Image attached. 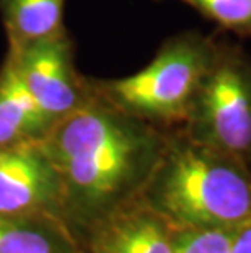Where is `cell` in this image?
<instances>
[{"label": "cell", "instance_id": "6da1fadb", "mask_svg": "<svg viewBox=\"0 0 251 253\" xmlns=\"http://www.w3.org/2000/svg\"><path fill=\"white\" fill-rule=\"evenodd\" d=\"M41 144L61 178L67 224L78 240L98 220L142 196L167 136L95 87L93 98L59 121Z\"/></svg>", "mask_w": 251, "mask_h": 253}, {"label": "cell", "instance_id": "7a4b0ae2", "mask_svg": "<svg viewBox=\"0 0 251 253\" xmlns=\"http://www.w3.org/2000/svg\"><path fill=\"white\" fill-rule=\"evenodd\" d=\"M141 198L175 229H235L251 217V181L237 160L188 136L167 137Z\"/></svg>", "mask_w": 251, "mask_h": 253}, {"label": "cell", "instance_id": "3957f363", "mask_svg": "<svg viewBox=\"0 0 251 253\" xmlns=\"http://www.w3.org/2000/svg\"><path fill=\"white\" fill-rule=\"evenodd\" d=\"M214 52L199 36H176L142 71L124 79L93 82L106 100L127 115L157 127L186 123Z\"/></svg>", "mask_w": 251, "mask_h": 253}, {"label": "cell", "instance_id": "277c9868", "mask_svg": "<svg viewBox=\"0 0 251 253\" xmlns=\"http://www.w3.org/2000/svg\"><path fill=\"white\" fill-rule=\"evenodd\" d=\"M194 142L230 159L251 154V64L237 54L214 52L186 120Z\"/></svg>", "mask_w": 251, "mask_h": 253}, {"label": "cell", "instance_id": "5b68a950", "mask_svg": "<svg viewBox=\"0 0 251 253\" xmlns=\"http://www.w3.org/2000/svg\"><path fill=\"white\" fill-rule=\"evenodd\" d=\"M7 57L41 110L56 125L93 98L95 84L78 72L73 42L67 30L28 44L8 47Z\"/></svg>", "mask_w": 251, "mask_h": 253}, {"label": "cell", "instance_id": "8992f818", "mask_svg": "<svg viewBox=\"0 0 251 253\" xmlns=\"http://www.w3.org/2000/svg\"><path fill=\"white\" fill-rule=\"evenodd\" d=\"M0 214L67 224L62 183L41 142L0 149Z\"/></svg>", "mask_w": 251, "mask_h": 253}, {"label": "cell", "instance_id": "52a82bcc", "mask_svg": "<svg viewBox=\"0 0 251 253\" xmlns=\"http://www.w3.org/2000/svg\"><path fill=\"white\" fill-rule=\"evenodd\" d=\"M176 229L142 198L80 234L82 253H175Z\"/></svg>", "mask_w": 251, "mask_h": 253}, {"label": "cell", "instance_id": "ba28073f", "mask_svg": "<svg viewBox=\"0 0 251 253\" xmlns=\"http://www.w3.org/2000/svg\"><path fill=\"white\" fill-rule=\"evenodd\" d=\"M54 126L5 57L0 67V149L42 142Z\"/></svg>", "mask_w": 251, "mask_h": 253}, {"label": "cell", "instance_id": "9c48e42d", "mask_svg": "<svg viewBox=\"0 0 251 253\" xmlns=\"http://www.w3.org/2000/svg\"><path fill=\"white\" fill-rule=\"evenodd\" d=\"M0 253H82L66 222L41 216L0 214Z\"/></svg>", "mask_w": 251, "mask_h": 253}, {"label": "cell", "instance_id": "30bf717a", "mask_svg": "<svg viewBox=\"0 0 251 253\" xmlns=\"http://www.w3.org/2000/svg\"><path fill=\"white\" fill-rule=\"evenodd\" d=\"M66 0H0V17L8 47L44 40L66 30Z\"/></svg>", "mask_w": 251, "mask_h": 253}, {"label": "cell", "instance_id": "8fae6325", "mask_svg": "<svg viewBox=\"0 0 251 253\" xmlns=\"http://www.w3.org/2000/svg\"><path fill=\"white\" fill-rule=\"evenodd\" d=\"M223 28L251 35V0H181Z\"/></svg>", "mask_w": 251, "mask_h": 253}, {"label": "cell", "instance_id": "7c38bea8", "mask_svg": "<svg viewBox=\"0 0 251 253\" xmlns=\"http://www.w3.org/2000/svg\"><path fill=\"white\" fill-rule=\"evenodd\" d=\"M233 229H176L175 253H230Z\"/></svg>", "mask_w": 251, "mask_h": 253}, {"label": "cell", "instance_id": "4fadbf2b", "mask_svg": "<svg viewBox=\"0 0 251 253\" xmlns=\"http://www.w3.org/2000/svg\"><path fill=\"white\" fill-rule=\"evenodd\" d=\"M230 253H251V217L233 229Z\"/></svg>", "mask_w": 251, "mask_h": 253}]
</instances>
